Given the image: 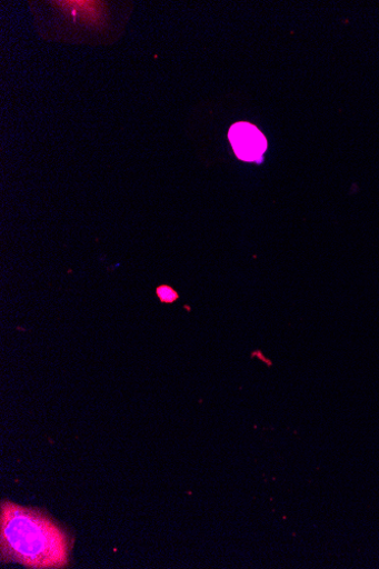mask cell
<instances>
[{
	"label": "cell",
	"mask_w": 379,
	"mask_h": 569,
	"mask_svg": "<svg viewBox=\"0 0 379 569\" xmlns=\"http://www.w3.org/2000/svg\"><path fill=\"white\" fill-rule=\"evenodd\" d=\"M2 560L28 568H66L72 541L69 535L39 510L13 502L2 505Z\"/></svg>",
	"instance_id": "6da1fadb"
},
{
	"label": "cell",
	"mask_w": 379,
	"mask_h": 569,
	"mask_svg": "<svg viewBox=\"0 0 379 569\" xmlns=\"http://www.w3.org/2000/svg\"><path fill=\"white\" fill-rule=\"evenodd\" d=\"M229 138L237 157L246 162L260 159L267 148L263 134L255 126L246 122L235 124Z\"/></svg>",
	"instance_id": "7a4b0ae2"
},
{
	"label": "cell",
	"mask_w": 379,
	"mask_h": 569,
	"mask_svg": "<svg viewBox=\"0 0 379 569\" xmlns=\"http://www.w3.org/2000/svg\"><path fill=\"white\" fill-rule=\"evenodd\" d=\"M157 297L161 302L173 303L179 299V293L170 286L162 284L156 290Z\"/></svg>",
	"instance_id": "3957f363"
}]
</instances>
